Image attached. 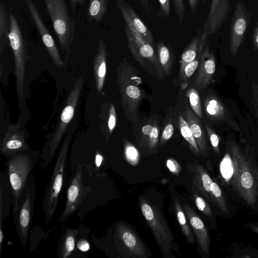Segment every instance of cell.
<instances>
[{
  "mask_svg": "<svg viewBox=\"0 0 258 258\" xmlns=\"http://www.w3.org/2000/svg\"><path fill=\"white\" fill-rule=\"evenodd\" d=\"M5 233L3 225H0V254L1 255L3 242L4 241Z\"/></svg>",
  "mask_w": 258,
  "mask_h": 258,
  "instance_id": "48",
  "label": "cell"
},
{
  "mask_svg": "<svg viewBox=\"0 0 258 258\" xmlns=\"http://www.w3.org/2000/svg\"><path fill=\"white\" fill-rule=\"evenodd\" d=\"M116 121V114L115 109L113 104L111 102L110 104L109 109V116L108 120V127L110 134L113 131Z\"/></svg>",
  "mask_w": 258,
  "mask_h": 258,
  "instance_id": "39",
  "label": "cell"
},
{
  "mask_svg": "<svg viewBox=\"0 0 258 258\" xmlns=\"http://www.w3.org/2000/svg\"><path fill=\"white\" fill-rule=\"evenodd\" d=\"M24 1L51 59L57 67L59 68L63 67L64 64L62 60L54 39L46 27L33 1L32 0H24Z\"/></svg>",
  "mask_w": 258,
  "mask_h": 258,
  "instance_id": "14",
  "label": "cell"
},
{
  "mask_svg": "<svg viewBox=\"0 0 258 258\" xmlns=\"http://www.w3.org/2000/svg\"><path fill=\"white\" fill-rule=\"evenodd\" d=\"M185 118L200 152L205 153L207 151V147L205 133L200 118L188 107L186 109Z\"/></svg>",
  "mask_w": 258,
  "mask_h": 258,
  "instance_id": "24",
  "label": "cell"
},
{
  "mask_svg": "<svg viewBox=\"0 0 258 258\" xmlns=\"http://www.w3.org/2000/svg\"><path fill=\"white\" fill-rule=\"evenodd\" d=\"M108 0H89L87 17L89 22L101 21L107 12Z\"/></svg>",
  "mask_w": 258,
  "mask_h": 258,
  "instance_id": "27",
  "label": "cell"
},
{
  "mask_svg": "<svg viewBox=\"0 0 258 258\" xmlns=\"http://www.w3.org/2000/svg\"><path fill=\"white\" fill-rule=\"evenodd\" d=\"M188 1L191 11L194 13L197 10L199 0H188Z\"/></svg>",
  "mask_w": 258,
  "mask_h": 258,
  "instance_id": "49",
  "label": "cell"
},
{
  "mask_svg": "<svg viewBox=\"0 0 258 258\" xmlns=\"http://www.w3.org/2000/svg\"><path fill=\"white\" fill-rule=\"evenodd\" d=\"M249 227V228L251 229V230L253 231V232L258 233V224L255 225V224H250L249 226H247Z\"/></svg>",
  "mask_w": 258,
  "mask_h": 258,
  "instance_id": "51",
  "label": "cell"
},
{
  "mask_svg": "<svg viewBox=\"0 0 258 258\" xmlns=\"http://www.w3.org/2000/svg\"><path fill=\"white\" fill-rule=\"evenodd\" d=\"M142 7L146 12L150 13L152 11V7L150 0H139Z\"/></svg>",
  "mask_w": 258,
  "mask_h": 258,
  "instance_id": "46",
  "label": "cell"
},
{
  "mask_svg": "<svg viewBox=\"0 0 258 258\" xmlns=\"http://www.w3.org/2000/svg\"><path fill=\"white\" fill-rule=\"evenodd\" d=\"M140 205L142 213L162 253L167 255L173 250L179 254L172 232L159 208L143 198L140 200Z\"/></svg>",
  "mask_w": 258,
  "mask_h": 258,
  "instance_id": "5",
  "label": "cell"
},
{
  "mask_svg": "<svg viewBox=\"0 0 258 258\" xmlns=\"http://www.w3.org/2000/svg\"><path fill=\"white\" fill-rule=\"evenodd\" d=\"M252 88V103L256 116L258 118V91L255 86H253Z\"/></svg>",
  "mask_w": 258,
  "mask_h": 258,
  "instance_id": "43",
  "label": "cell"
},
{
  "mask_svg": "<svg viewBox=\"0 0 258 258\" xmlns=\"http://www.w3.org/2000/svg\"><path fill=\"white\" fill-rule=\"evenodd\" d=\"M124 154L127 161L133 166H137L140 161V153L138 149L128 141L124 144Z\"/></svg>",
  "mask_w": 258,
  "mask_h": 258,
  "instance_id": "35",
  "label": "cell"
},
{
  "mask_svg": "<svg viewBox=\"0 0 258 258\" xmlns=\"http://www.w3.org/2000/svg\"><path fill=\"white\" fill-rule=\"evenodd\" d=\"M9 16L10 24L9 40L14 56L16 89L19 102H21L24 96L25 65L27 58V48L17 19L11 11L9 12Z\"/></svg>",
  "mask_w": 258,
  "mask_h": 258,
  "instance_id": "9",
  "label": "cell"
},
{
  "mask_svg": "<svg viewBox=\"0 0 258 258\" xmlns=\"http://www.w3.org/2000/svg\"><path fill=\"white\" fill-rule=\"evenodd\" d=\"M192 198L199 210L201 211L206 216L212 218V211L205 199L197 192H195Z\"/></svg>",
  "mask_w": 258,
  "mask_h": 258,
  "instance_id": "36",
  "label": "cell"
},
{
  "mask_svg": "<svg viewBox=\"0 0 258 258\" xmlns=\"http://www.w3.org/2000/svg\"><path fill=\"white\" fill-rule=\"evenodd\" d=\"M173 132V125L172 122H170L167 124L163 131L160 140L161 143H164V142L169 140L172 137Z\"/></svg>",
  "mask_w": 258,
  "mask_h": 258,
  "instance_id": "42",
  "label": "cell"
},
{
  "mask_svg": "<svg viewBox=\"0 0 258 258\" xmlns=\"http://www.w3.org/2000/svg\"><path fill=\"white\" fill-rule=\"evenodd\" d=\"M159 11L158 15L161 17H168L170 12V0H158Z\"/></svg>",
  "mask_w": 258,
  "mask_h": 258,
  "instance_id": "40",
  "label": "cell"
},
{
  "mask_svg": "<svg viewBox=\"0 0 258 258\" xmlns=\"http://www.w3.org/2000/svg\"><path fill=\"white\" fill-rule=\"evenodd\" d=\"M36 196V181L31 173L19 200L18 209L13 214L16 232L21 246L27 245L29 231L31 226Z\"/></svg>",
  "mask_w": 258,
  "mask_h": 258,
  "instance_id": "6",
  "label": "cell"
},
{
  "mask_svg": "<svg viewBox=\"0 0 258 258\" xmlns=\"http://www.w3.org/2000/svg\"><path fill=\"white\" fill-rule=\"evenodd\" d=\"M204 107L207 116L211 119L226 123L233 130L240 131L237 122L233 119L230 112L216 96H207L205 100Z\"/></svg>",
  "mask_w": 258,
  "mask_h": 258,
  "instance_id": "18",
  "label": "cell"
},
{
  "mask_svg": "<svg viewBox=\"0 0 258 258\" xmlns=\"http://www.w3.org/2000/svg\"><path fill=\"white\" fill-rule=\"evenodd\" d=\"M206 128L212 148L214 152L219 156L220 154L219 137L208 124H206Z\"/></svg>",
  "mask_w": 258,
  "mask_h": 258,
  "instance_id": "37",
  "label": "cell"
},
{
  "mask_svg": "<svg viewBox=\"0 0 258 258\" xmlns=\"http://www.w3.org/2000/svg\"><path fill=\"white\" fill-rule=\"evenodd\" d=\"M77 246L78 249L82 251H87L90 248V244L87 240L85 239H80L77 243Z\"/></svg>",
  "mask_w": 258,
  "mask_h": 258,
  "instance_id": "44",
  "label": "cell"
},
{
  "mask_svg": "<svg viewBox=\"0 0 258 258\" xmlns=\"http://www.w3.org/2000/svg\"><path fill=\"white\" fill-rule=\"evenodd\" d=\"M86 0H70L71 6L73 10H75L78 6H83Z\"/></svg>",
  "mask_w": 258,
  "mask_h": 258,
  "instance_id": "47",
  "label": "cell"
},
{
  "mask_svg": "<svg viewBox=\"0 0 258 258\" xmlns=\"http://www.w3.org/2000/svg\"><path fill=\"white\" fill-rule=\"evenodd\" d=\"M83 166L82 163L78 165L76 174L68 188L64 208L60 217V223L64 222L77 210L91 191V186H86L83 183Z\"/></svg>",
  "mask_w": 258,
  "mask_h": 258,
  "instance_id": "12",
  "label": "cell"
},
{
  "mask_svg": "<svg viewBox=\"0 0 258 258\" xmlns=\"http://www.w3.org/2000/svg\"><path fill=\"white\" fill-rule=\"evenodd\" d=\"M224 183L246 204L254 209L258 203V165L254 157L235 142L228 146L220 165Z\"/></svg>",
  "mask_w": 258,
  "mask_h": 258,
  "instance_id": "1",
  "label": "cell"
},
{
  "mask_svg": "<svg viewBox=\"0 0 258 258\" xmlns=\"http://www.w3.org/2000/svg\"><path fill=\"white\" fill-rule=\"evenodd\" d=\"M175 13L180 23L184 20L185 7L183 0H173Z\"/></svg>",
  "mask_w": 258,
  "mask_h": 258,
  "instance_id": "38",
  "label": "cell"
},
{
  "mask_svg": "<svg viewBox=\"0 0 258 258\" xmlns=\"http://www.w3.org/2000/svg\"><path fill=\"white\" fill-rule=\"evenodd\" d=\"M7 173L13 196V214L18 209L19 200L37 157L18 153L8 157Z\"/></svg>",
  "mask_w": 258,
  "mask_h": 258,
  "instance_id": "7",
  "label": "cell"
},
{
  "mask_svg": "<svg viewBox=\"0 0 258 258\" xmlns=\"http://www.w3.org/2000/svg\"><path fill=\"white\" fill-rule=\"evenodd\" d=\"M231 0H211L208 17L202 30L207 37L215 33L231 11Z\"/></svg>",
  "mask_w": 258,
  "mask_h": 258,
  "instance_id": "15",
  "label": "cell"
},
{
  "mask_svg": "<svg viewBox=\"0 0 258 258\" xmlns=\"http://www.w3.org/2000/svg\"><path fill=\"white\" fill-rule=\"evenodd\" d=\"M114 243L122 257L147 258L148 251L144 243L130 227L117 223L115 227Z\"/></svg>",
  "mask_w": 258,
  "mask_h": 258,
  "instance_id": "10",
  "label": "cell"
},
{
  "mask_svg": "<svg viewBox=\"0 0 258 258\" xmlns=\"http://www.w3.org/2000/svg\"><path fill=\"white\" fill-rule=\"evenodd\" d=\"M157 57L164 73L168 75L172 70L173 58L170 48L163 42L157 43Z\"/></svg>",
  "mask_w": 258,
  "mask_h": 258,
  "instance_id": "29",
  "label": "cell"
},
{
  "mask_svg": "<svg viewBox=\"0 0 258 258\" xmlns=\"http://www.w3.org/2000/svg\"><path fill=\"white\" fill-rule=\"evenodd\" d=\"M125 24L135 29L145 40L154 44L152 32L133 8L123 0H115Z\"/></svg>",
  "mask_w": 258,
  "mask_h": 258,
  "instance_id": "17",
  "label": "cell"
},
{
  "mask_svg": "<svg viewBox=\"0 0 258 258\" xmlns=\"http://www.w3.org/2000/svg\"><path fill=\"white\" fill-rule=\"evenodd\" d=\"M27 149L24 134L19 130L8 131L0 147L1 153L7 157Z\"/></svg>",
  "mask_w": 258,
  "mask_h": 258,
  "instance_id": "21",
  "label": "cell"
},
{
  "mask_svg": "<svg viewBox=\"0 0 258 258\" xmlns=\"http://www.w3.org/2000/svg\"><path fill=\"white\" fill-rule=\"evenodd\" d=\"M13 202V196L7 172H1L0 175V225H3L9 215Z\"/></svg>",
  "mask_w": 258,
  "mask_h": 258,
  "instance_id": "22",
  "label": "cell"
},
{
  "mask_svg": "<svg viewBox=\"0 0 258 258\" xmlns=\"http://www.w3.org/2000/svg\"><path fill=\"white\" fill-rule=\"evenodd\" d=\"M77 122L71 124L58 154L51 176L43 198V210L47 223L53 217L63 182L69 147Z\"/></svg>",
  "mask_w": 258,
  "mask_h": 258,
  "instance_id": "2",
  "label": "cell"
},
{
  "mask_svg": "<svg viewBox=\"0 0 258 258\" xmlns=\"http://www.w3.org/2000/svg\"><path fill=\"white\" fill-rule=\"evenodd\" d=\"M61 48L68 52L73 42L75 24L71 19L65 0L44 2Z\"/></svg>",
  "mask_w": 258,
  "mask_h": 258,
  "instance_id": "8",
  "label": "cell"
},
{
  "mask_svg": "<svg viewBox=\"0 0 258 258\" xmlns=\"http://www.w3.org/2000/svg\"><path fill=\"white\" fill-rule=\"evenodd\" d=\"M187 85H188V83L187 82H184L183 83L181 86V88L182 89H184L186 88V87L187 86Z\"/></svg>",
  "mask_w": 258,
  "mask_h": 258,
  "instance_id": "52",
  "label": "cell"
},
{
  "mask_svg": "<svg viewBox=\"0 0 258 258\" xmlns=\"http://www.w3.org/2000/svg\"><path fill=\"white\" fill-rule=\"evenodd\" d=\"M192 181L193 190L196 189V192L211 204L210 194L213 180L202 165H199L196 167Z\"/></svg>",
  "mask_w": 258,
  "mask_h": 258,
  "instance_id": "23",
  "label": "cell"
},
{
  "mask_svg": "<svg viewBox=\"0 0 258 258\" xmlns=\"http://www.w3.org/2000/svg\"><path fill=\"white\" fill-rule=\"evenodd\" d=\"M190 105L195 114L200 118L203 117L201 99L199 93L194 88H190L186 93Z\"/></svg>",
  "mask_w": 258,
  "mask_h": 258,
  "instance_id": "34",
  "label": "cell"
},
{
  "mask_svg": "<svg viewBox=\"0 0 258 258\" xmlns=\"http://www.w3.org/2000/svg\"><path fill=\"white\" fill-rule=\"evenodd\" d=\"M183 207L200 247L206 254H209L210 238L204 222L188 204L184 203Z\"/></svg>",
  "mask_w": 258,
  "mask_h": 258,
  "instance_id": "19",
  "label": "cell"
},
{
  "mask_svg": "<svg viewBox=\"0 0 258 258\" xmlns=\"http://www.w3.org/2000/svg\"><path fill=\"white\" fill-rule=\"evenodd\" d=\"M179 125L181 135L189 143L192 151L196 153H200V151L192 135L190 128L187 121L181 116L179 117Z\"/></svg>",
  "mask_w": 258,
  "mask_h": 258,
  "instance_id": "33",
  "label": "cell"
},
{
  "mask_svg": "<svg viewBox=\"0 0 258 258\" xmlns=\"http://www.w3.org/2000/svg\"><path fill=\"white\" fill-rule=\"evenodd\" d=\"M77 229L67 228L60 237L57 253L60 258H68L73 254L77 245Z\"/></svg>",
  "mask_w": 258,
  "mask_h": 258,
  "instance_id": "25",
  "label": "cell"
},
{
  "mask_svg": "<svg viewBox=\"0 0 258 258\" xmlns=\"http://www.w3.org/2000/svg\"><path fill=\"white\" fill-rule=\"evenodd\" d=\"M166 166L169 170L174 175L180 173L181 168L180 164L173 158H169L166 161Z\"/></svg>",
  "mask_w": 258,
  "mask_h": 258,
  "instance_id": "41",
  "label": "cell"
},
{
  "mask_svg": "<svg viewBox=\"0 0 258 258\" xmlns=\"http://www.w3.org/2000/svg\"><path fill=\"white\" fill-rule=\"evenodd\" d=\"M142 83L136 69L125 58L122 60L117 67V83L122 107L131 119H135L138 115L139 104L144 96L139 87Z\"/></svg>",
  "mask_w": 258,
  "mask_h": 258,
  "instance_id": "4",
  "label": "cell"
},
{
  "mask_svg": "<svg viewBox=\"0 0 258 258\" xmlns=\"http://www.w3.org/2000/svg\"><path fill=\"white\" fill-rule=\"evenodd\" d=\"M125 34L128 48L137 62L145 67L144 59L155 66L159 74L162 69L153 45L145 40L135 29L124 24Z\"/></svg>",
  "mask_w": 258,
  "mask_h": 258,
  "instance_id": "11",
  "label": "cell"
},
{
  "mask_svg": "<svg viewBox=\"0 0 258 258\" xmlns=\"http://www.w3.org/2000/svg\"><path fill=\"white\" fill-rule=\"evenodd\" d=\"M102 157L100 154H97L96 156V163L97 166H99L102 162Z\"/></svg>",
  "mask_w": 258,
  "mask_h": 258,
  "instance_id": "50",
  "label": "cell"
},
{
  "mask_svg": "<svg viewBox=\"0 0 258 258\" xmlns=\"http://www.w3.org/2000/svg\"><path fill=\"white\" fill-rule=\"evenodd\" d=\"M174 209L178 223L186 241L191 244L195 243L192 230L186 219L185 214L182 209L180 203L177 198L174 200Z\"/></svg>",
  "mask_w": 258,
  "mask_h": 258,
  "instance_id": "28",
  "label": "cell"
},
{
  "mask_svg": "<svg viewBox=\"0 0 258 258\" xmlns=\"http://www.w3.org/2000/svg\"><path fill=\"white\" fill-rule=\"evenodd\" d=\"M250 17L245 3L239 1L235 6L230 26V51L233 56L237 53L243 41Z\"/></svg>",
  "mask_w": 258,
  "mask_h": 258,
  "instance_id": "13",
  "label": "cell"
},
{
  "mask_svg": "<svg viewBox=\"0 0 258 258\" xmlns=\"http://www.w3.org/2000/svg\"><path fill=\"white\" fill-rule=\"evenodd\" d=\"M216 70V60L214 54L210 49L207 41L204 45L198 67V73L194 81L197 89L205 88L212 80Z\"/></svg>",
  "mask_w": 258,
  "mask_h": 258,
  "instance_id": "16",
  "label": "cell"
},
{
  "mask_svg": "<svg viewBox=\"0 0 258 258\" xmlns=\"http://www.w3.org/2000/svg\"><path fill=\"white\" fill-rule=\"evenodd\" d=\"M10 29L9 16L4 4H0V51L2 54L8 43Z\"/></svg>",
  "mask_w": 258,
  "mask_h": 258,
  "instance_id": "31",
  "label": "cell"
},
{
  "mask_svg": "<svg viewBox=\"0 0 258 258\" xmlns=\"http://www.w3.org/2000/svg\"><path fill=\"white\" fill-rule=\"evenodd\" d=\"M83 85L82 77L75 82L64 103L56 125L43 148L41 159L42 166L46 168L53 159L60 145L66 129L72 119Z\"/></svg>",
  "mask_w": 258,
  "mask_h": 258,
  "instance_id": "3",
  "label": "cell"
},
{
  "mask_svg": "<svg viewBox=\"0 0 258 258\" xmlns=\"http://www.w3.org/2000/svg\"><path fill=\"white\" fill-rule=\"evenodd\" d=\"M107 52L104 40L100 38L98 42L97 51L93 59V70L96 88L98 94L103 89L106 74Z\"/></svg>",
  "mask_w": 258,
  "mask_h": 258,
  "instance_id": "20",
  "label": "cell"
},
{
  "mask_svg": "<svg viewBox=\"0 0 258 258\" xmlns=\"http://www.w3.org/2000/svg\"><path fill=\"white\" fill-rule=\"evenodd\" d=\"M43 2H45L46 0H43Z\"/></svg>",
  "mask_w": 258,
  "mask_h": 258,
  "instance_id": "53",
  "label": "cell"
},
{
  "mask_svg": "<svg viewBox=\"0 0 258 258\" xmlns=\"http://www.w3.org/2000/svg\"><path fill=\"white\" fill-rule=\"evenodd\" d=\"M210 196L211 204L225 214L228 215L229 209L224 194L219 184L214 180L210 186Z\"/></svg>",
  "mask_w": 258,
  "mask_h": 258,
  "instance_id": "30",
  "label": "cell"
},
{
  "mask_svg": "<svg viewBox=\"0 0 258 258\" xmlns=\"http://www.w3.org/2000/svg\"><path fill=\"white\" fill-rule=\"evenodd\" d=\"M202 35V31L200 29L197 35L192 38L182 52L180 60L179 77L182 75L186 66L196 59L199 50Z\"/></svg>",
  "mask_w": 258,
  "mask_h": 258,
  "instance_id": "26",
  "label": "cell"
},
{
  "mask_svg": "<svg viewBox=\"0 0 258 258\" xmlns=\"http://www.w3.org/2000/svg\"><path fill=\"white\" fill-rule=\"evenodd\" d=\"M252 42L253 49L258 50V22L256 23L252 34Z\"/></svg>",
  "mask_w": 258,
  "mask_h": 258,
  "instance_id": "45",
  "label": "cell"
},
{
  "mask_svg": "<svg viewBox=\"0 0 258 258\" xmlns=\"http://www.w3.org/2000/svg\"><path fill=\"white\" fill-rule=\"evenodd\" d=\"M142 134L148 144L150 150L153 149L157 145L159 138V128L157 125L147 124L142 129Z\"/></svg>",
  "mask_w": 258,
  "mask_h": 258,
  "instance_id": "32",
  "label": "cell"
}]
</instances>
